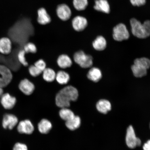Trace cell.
Segmentation results:
<instances>
[{"instance_id": "obj_1", "label": "cell", "mask_w": 150, "mask_h": 150, "mask_svg": "<svg viewBox=\"0 0 150 150\" xmlns=\"http://www.w3.org/2000/svg\"><path fill=\"white\" fill-rule=\"evenodd\" d=\"M78 90L72 86H68L61 89L56 95V104L59 107L67 108L70 106L71 101H75L78 99Z\"/></svg>"}, {"instance_id": "obj_2", "label": "cell", "mask_w": 150, "mask_h": 150, "mask_svg": "<svg viewBox=\"0 0 150 150\" xmlns=\"http://www.w3.org/2000/svg\"><path fill=\"white\" fill-rule=\"evenodd\" d=\"M130 24L131 31L134 36L140 39H144L149 36L150 35V22L146 21L142 24L135 18L131 19Z\"/></svg>"}, {"instance_id": "obj_3", "label": "cell", "mask_w": 150, "mask_h": 150, "mask_svg": "<svg viewBox=\"0 0 150 150\" xmlns=\"http://www.w3.org/2000/svg\"><path fill=\"white\" fill-rule=\"evenodd\" d=\"M150 67V60L147 58L142 57L135 59L131 69L134 76L140 78L147 75Z\"/></svg>"}, {"instance_id": "obj_4", "label": "cell", "mask_w": 150, "mask_h": 150, "mask_svg": "<svg viewBox=\"0 0 150 150\" xmlns=\"http://www.w3.org/2000/svg\"><path fill=\"white\" fill-rule=\"evenodd\" d=\"M74 59L75 62L82 68H89L93 65V58L92 56L87 55L81 50L75 52Z\"/></svg>"}, {"instance_id": "obj_5", "label": "cell", "mask_w": 150, "mask_h": 150, "mask_svg": "<svg viewBox=\"0 0 150 150\" xmlns=\"http://www.w3.org/2000/svg\"><path fill=\"white\" fill-rule=\"evenodd\" d=\"M13 78L10 69L4 65L0 64V87H7L11 83Z\"/></svg>"}, {"instance_id": "obj_6", "label": "cell", "mask_w": 150, "mask_h": 150, "mask_svg": "<svg viewBox=\"0 0 150 150\" xmlns=\"http://www.w3.org/2000/svg\"><path fill=\"white\" fill-rule=\"evenodd\" d=\"M112 37L118 42L127 40L130 37V34L126 25L123 23H120L114 27L113 29Z\"/></svg>"}, {"instance_id": "obj_7", "label": "cell", "mask_w": 150, "mask_h": 150, "mask_svg": "<svg viewBox=\"0 0 150 150\" xmlns=\"http://www.w3.org/2000/svg\"><path fill=\"white\" fill-rule=\"evenodd\" d=\"M125 141L127 146L131 149L141 145V141L139 138L137 137L134 129L131 125L127 129Z\"/></svg>"}, {"instance_id": "obj_8", "label": "cell", "mask_w": 150, "mask_h": 150, "mask_svg": "<svg viewBox=\"0 0 150 150\" xmlns=\"http://www.w3.org/2000/svg\"><path fill=\"white\" fill-rule=\"evenodd\" d=\"M18 86L20 91L26 95H31L35 88L34 84L27 78L24 79L21 81Z\"/></svg>"}, {"instance_id": "obj_9", "label": "cell", "mask_w": 150, "mask_h": 150, "mask_svg": "<svg viewBox=\"0 0 150 150\" xmlns=\"http://www.w3.org/2000/svg\"><path fill=\"white\" fill-rule=\"evenodd\" d=\"M12 42L10 38L6 37L0 38V53L9 55L12 52Z\"/></svg>"}, {"instance_id": "obj_10", "label": "cell", "mask_w": 150, "mask_h": 150, "mask_svg": "<svg viewBox=\"0 0 150 150\" xmlns=\"http://www.w3.org/2000/svg\"><path fill=\"white\" fill-rule=\"evenodd\" d=\"M56 13L58 17L63 21H67L69 20L72 14L70 7L65 4L58 6Z\"/></svg>"}, {"instance_id": "obj_11", "label": "cell", "mask_w": 150, "mask_h": 150, "mask_svg": "<svg viewBox=\"0 0 150 150\" xmlns=\"http://www.w3.org/2000/svg\"><path fill=\"white\" fill-rule=\"evenodd\" d=\"M2 105L7 110L12 109L16 102V97L12 96L8 93H3L0 98Z\"/></svg>"}, {"instance_id": "obj_12", "label": "cell", "mask_w": 150, "mask_h": 150, "mask_svg": "<svg viewBox=\"0 0 150 150\" xmlns=\"http://www.w3.org/2000/svg\"><path fill=\"white\" fill-rule=\"evenodd\" d=\"M72 25L75 31H83L87 27V20L83 16H76L72 21Z\"/></svg>"}, {"instance_id": "obj_13", "label": "cell", "mask_w": 150, "mask_h": 150, "mask_svg": "<svg viewBox=\"0 0 150 150\" xmlns=\"http://www.w3.org/2000/svg\"><path fill=\"white\" fill-rule=\"evenodd\" d=\"M18 120L16 116L11 114H6L4 116L2 122V125L5 129L12 130L16 126Z\"/></svg>"}, {"instance_id": "obj_14", "label": "cell", "mask_w": 150, "mask_h": 150, "mask_svg": "<svg viewBox=\"0 0 150 150\" xmlns=\"http://www.w3.org/2000/svg\"><path fill=\"white\" fill-rule=\"evenodd\" d=\"M58 67L61 69L70 68L72 65V60L70 56L66 54H62L58 56L56 59Z\"/></svg>"}, {"instance_id": "obj_15", "label": "cell", "mask_w": 150, "mask_h": 150, "mask_svg": "<svg viewBox=\"0 0 150 150\" xmlns=\"http://www.w3.org/2000/svg\"><path fill=\"white\" fill-rule=\"evenodd\" d=\"M34 130L31 122L29 120L20 122L18 126V130L21 134H31Z\"/></svg>"}, {"instance_id": "obj_16", "label": "cell", "mask_w": 150, "mask_h": 150, "mask_svg": "<svg viewBox=\"0 0 150 150\" xmlns=\"http://www.w3.org/2000/svg\"><path fill=\"white\" fill-rule=\"evenodd\" d=\"M38 15L37 22L40 25H46L51 22V18L45 9L43 8L39 9L38 11Z\"/></svg>"}, {"instance_id": "obj_17", "label": "cell", "mask_w": 150, "mask_h": 150, "mask_svg": "<svg viewBox=\"0 0 150 150\" xmlns=\"http://www.w3.org/2000/svg\"><path fill=\"white\" fill-rule=\"evenodd\" d=\"M94 8L105 13L108 14L110 12V6L107 0H95Z\"/></svg>"}, {"instance_id": "obj_18", "label": "cell", "mask_w": 150, "mask_h": 150, "mask_svg": "<svg viewBox=\"0 0 150 150\" xmlns=\"http://www.w3.org/2000/svg\"><path fill=\"white\" fill-rule=\"evenodd\" d=\"M89 80L93 82H98L102 77V72L99 69L94 67L91 68L87 75Z\"/></svg>"}, {"instance_id": "obj_19", "label": "cell", "mask_w": 150, "mask_h": 150, "mask_svg": "<svg viewBox=\"0 0 150 150\" xmlns=\"http://www.w3.org/2000/svg\"><path fill=\"white\" fill-rule=\"evenodd\" d=\"M70 77L68 73L64 70H59L56 73L55 80L61 85L66 84L70 81Z\"/></svg>"}, {"instance_id": "obj_20", "label": "cell", "mask_w": 150, "mask_h": 150, "mask_svg": "<svg viewBox=\"0 0 150 150\" xmlns=\"http://www.w3.org/2000/svg\"><path fill=\"white\" fill-rule=\"evenodd\" d=\"M97 110L101 113L106 114L111 109V105L110 102L106 99H101L96 104Z\"/></svg>"}, {"instance_id": "obj_21", "label": "cell", "mask_w": 150, "mask_h": 150, "mask_svg": "<svg viewBox=\"0 0 150 150\" xmlns=\"http://www.w3.org/2000/svg\"><path fill=\"white\" fill-rule=\"evenodd\" d=\"M42 78L47 82H52L55 80L56 72L55 71L50 67H47L42 71Z\"/></svg>"}, {"instance_id": "obj_22", "label": "cell", "mask_w": 150, "mask_h": 150, "mask_svg": "<svg viewBox=\"0 0 150 150\" xmlns=\"http://www.w3.org/2000/svg\"><path fill=\"white\" fill-rule=\"evenodd\" d=\"M107 42L105 39L102 36H98L93 42V46L95 50L102 51L106 48Z\"/></svg>"}, {"instance_id": "obj_23", "label": "cell", "mask_w": 150, "mask_h": 150, "mask_svg": "<svg viewBox=\"0 0 150 150\" xmlns=\"http://www.w3.org/2000/svg\"><path fill=\"white\" fill-rule=\"evenodd\" d=\"M81 123L80 117L74 116L72 119L66 121V126L71 130H74L79 127Z\"/></svg>"}, {"instance_id": "obj_24", "label": "cell", "mask_w": 150, "mask_h": 150, "mask_svg": "<svg viewBox=\"0 0 150 150\" xmlns=\"http://www.w3.org/2000/svg\"><path fill=\"white\" fill-rule=\"evenodd\" d=\"M52 128V123L48 120L46 119L42 120L38 125L39 131L43 134H47Z\"/></svg>"}, {"instance_id": "obj_25", "label": "cell", "mask_w": 150, "mask_h": 150, "mask_svg": "<svg viewBox=\"0 0 150 150\" xmlns=\"http://www.w3.org/2000/svg\"><path fill=\"white\" fill-rule=\"evenodd\" d=\"M59 114L61 119L66 121L72 119L75 116L74 112L67 108H62Z\"/></svg>"}, {"instance_id": "obj_26", "label": "cell", "mask_w": 150, "mask_h": 150, "mask_svg": "<svg viewBox=\"0 0 150 150\" xmlns=\"http://www.w3.org/2000/svg\"><path fill=\"white\" fill-rule=\"evenodd\" d=\"M23 49L25 52L26 54L36 53L38 51V49L36 45L32 42L26 43L24 45Z\"/></svg>"}, {"instance_id": "obj_27", "label": "cell", "mask_w": 150, "mask_h": 150, "mask_svg": "<svg viewBox=\"0 0 150 150\" xmlns=\"http://www.w3.org/2000/svg\"><path fill=\"white\" fill-rule=\"evenodd\" d=\"M73 5L77 10L83 11L87 6L88 1V0H73Z\"/></svg>"}, {"instance_id": "obj_28", "label": "cell", "mask_w": 150, "mask_h": 150, "mask_svg": "<svg viewBox=\"0 0 150 150\" xmlns=\"http://www.w3.org/2000/svg\"><path fill=\"white\" fill-rule=\"evenodd\" d=\"M26 52L23 49L20 50L17 54L18 61L20 64L23 65L24 67H27L29 65L26 57Z\"/></svg>"}, {"instance_id": "obj_29", "label": "cell", "mask_w": 150, "mask_h": 150, "mask_svg": "<svg viewBox=\"0 0 150 150\" xmlns=\"http://www.w3.org/2000/svg\"><path fill=\"white\" fill-rule=\"evenodd\" d=\"M28 72L33 77L36 78L42 74V71L37 68L34 65L30 66L28 68Z\"/></svg>"}, {"instance_id": "obj_30", "label": "cell", "mask_w": 150, "mask_h": 150, "mask_svg": "<svg viewBox=\"0 0 150 150\" xmlns=\"http://www.w3.org/2000/svg\"><path fill=\"white\" fill-rule=\"evenodd\" d=\"M34 65L42 72L46 68L47 66L45 61L42 59L38 60L35 62Z\"/></svg>"}, {"instance_id": "obj_31", "label": "cell", "mask_w": 150, "mask_h": 150, "mask_svg": "<svg viewBox=\"0 0 150 150\" xmlns=\"http://www.w3.org/2000/svg\"><path fill=\"white\" fill-rule=\"evenodd\" d=\"M130 2L133 6H140L145 4L146 0H130Z\"/></svg>"}, {"instance_id": "obj_32", "label": "cell", "mask_w": 150, "mask_h": 150, "mask_svg": "<svg viewBox=\"0 0 150 150\" xmlns=\"http://www.w3.org/2000/svg\"><path fill=\"white\" fill-rule=\"evenodd\" d=\"M13 150H28V148L25 144L17 143L15 144Z\"/></svg>"}, {"instance_id": "obj_33", "label": "cell", "mask_w": 150, "mask_h": 150, "mask_svg": "<svg viewBox=\"0 0 150 150\" xmlns=\"http://www.w3.org/2000/svg\"><path fill=\"white\" fill-rule=\"evenodd\" d=\"M143 149L144 150H150V141L149 140H148L146 143L144 144Z\"/></svg>"}, {"instance_id": "obj_34", "label": "cell", "mask_w": 150, "mask_h": 150, "mask_svg": "<svg viewBox=\"0 0 150 150\" xmlns=\"http://www.w3.org/2000/svg\"><path fill=\"white\" fill-rule=\"evenodd\" d=\"M3 89V88H2L0 87V98H1V97L4 93V91Z\"/></svg>"}]
</instances>
